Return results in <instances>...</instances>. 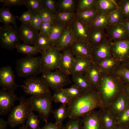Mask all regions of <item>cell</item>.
<instances>
[{"label":"cell","instance_id":"6da1fadb","mask_svg":"<svg viewBox=\"0 0 129 129\" xmlns=\"http://www.w3.org/2000/svg\"><path fill=\"white\" fill-rule=\"evenodd\" d=\"M68 117L70 119L81 117L96 108H104L96 90L84 92L77 99L68 104Z\"/></svg>","mask_w":129,"mask_h":129},{"label":"cell","instance_id":"7a4b0ae2","mask_svg":"<svg viewBox=\"0 0 129 129\" xmlns=\"http://www.w3.org/2000/svg\"><path fill=\"white\" fill-rule=\"evenodd\" d=\"M124 85L113 74L102 72L96 91L105 108L108 106L123 91Z\"/></svg>","mask_w":129,"mask_h":129},{"label":"cell","instance_id":"3957f363","mask_svg":"<svg viewBox=\"0 0 129 129\" xmlns=\"http://www.w3.org/2000/svg\"><path fill=\"white\" fill-rule=\"evenodd\" d=\"M19 103L13 107L8 118V125L11 128H15L25 124L31 113L33 111L29 99L25 96L19 98Z\"/></svg>","mask_w":129,"mask_h":129},{"label":"cell","instance_id":"277c9868","mask_svg":"<svg viewBox=\"0 0 129 129\" xmlns=\"http://www.w3.org/2000/svg\"><path fill=\"white\" fill-rule=\"evenodd\" d=\"M41 56H26L16 60L15 69L20 77L36 76L41 73Z\"/></svg>","mask_w":129,"mask_h":129},{"label":"cell","instance_id":"5b68a950","mask_svg":"<svg viewBox=\"0 0 129 129\" xmlns=\"http://www.w3.org/2000/svg\"><path fill=\"white\" fill-rule=\"evenodd\" d=\"M20 87L26 95L38 97L51 94L49 87L41 77L27 78Z\"/></svg>","mask_w":129,"mask_h":129},{"label":"cell","instance_id":"8992f818","mask_svg":"<svg viewBox=\"0 0 129 129\" xmlns=\"http://www.w3.org/2000/svg\"><path fill=\"white\" fill-rule=\"evenodd\" d=\"M21 40L19 28L13 25H4L0 27V45L2 48L12 50Z\"/></svg>","mask_w":129,"mask_h":129},{"label":"cell","instance_id":"52a82bcc","mask_svg":"<svg viewBox=\"0 0 129 129\" xmlns=\"http://www.w3.org/2000/svg\"><path fill=\"white\" fill-rule=\"evenodd\" d=\"M41 54L42 73L59 69L61 54L55 46H50Z\"/></svg>","mask_w":129,"mask_h":129},{"label":"cell","instance_id":"ba28073f","mask_svg":"<svg viewBox=\"0 0 129 129\" xmlns=\"http://www.w3.org/2000/svg\"><path fill=\"white\" fill-rule=\"evenodd\" d=\"M42 74L41 77L49 88L54 91L61 89L71 83L69 75L59 69Z\"/></svg>","mask_w":129,"mask_h":129},{"label":"cell","instance_id":"9c48e42d","mask_svg":"<svg viewBox=\"0 0 129 129\" xmlns=\"http://www.w3.org/2000/svg\"><path fill=\"white\" fill-rule=\"evenodd\" d=\"M29 99L33 111L38 112L40 119L47 123L49 115L53 111L52 95L38 97L31 96Z\"/></svg>","mask_w":129,"mask_h":129},{"label":"cell","instance_id":"30bf717a","mask_svg":"<svg viewBox=\"0 0 129 129\" xmlns=\"http://www.w3.org/2000/svg\"><path fill=\"white\" fill-rule=\"evenodd\" d=\"M16 77L10 65L3 66L0 69V85L2 89L14 92L20 86L16 82Z\"/></svg>","mask_w":129,"mask_h":129},{"label":"cell","instance_id":"8fae6325","mask_svg":"<svg viewBox=\"0 0 129 129\" xmlns=\"http://www.w3.org/2000/svg\"><path fill=\"white\" fill-rule=\"evenodd\" d=\"M112 42L107 38L100 44L92 48L91 58L93 63L97 64L103 60L112 57L111 51Z\"/></svg>","mask_w":129,"mask_h":129},{"label":"cell","instance_id":"7c38bea8","mask_svg":"<svg viewBox=\"0 0 129 129\" xmlns=\"http://www.w3.org/2000/svg\"><path fill=\"white\" fill-rule=\"evenodd\" d=\"M111 51L112 57L121 63L129 58V40L112 42Z\"/></svg>","mask_w":129,"mask_h":129},{"label":"cell","instance_id":"4fadbf2b","mask_svg":"<svg viewBox=\"0 0 129 129\" xmlns=\"http://www.w3.org/2000/svg\"><path fill=\"white\" fill-rule=\"evenodd\" d=\"M19 98L14 92L4 90H0V114L5 115L10 112L14 102Z\"/></svg>","mask_w":129,"mask_h":129},{"label":"cell","instance_id":"5bb4252c","mask_svg":"<svg viewBox=\"0 0 129 129\" xmlns=\"http://www.w3.org/2000/svg\"><path fill=\"white\" fill-rule=\"evenodd\" d=\"M81 117L82 129H102L101 122V108L99 110L90 112Z\"/></svg>","mask_w":129,"mask_h":129},{"label":"cell","instance_id":"9a60e30c","mask_svg":"<svg viewBox=\"0 0 129 129\" xmlns=\"http://www.w3.org/2000/svg\"><path fill=\"white\" fill-rule=\"evenodd\" d=\"M105 30L107 38L112 42L129 40V34L122 23Z\"/></svg>","mask_w":129,"mask_h":129},{"label":"cell","instance_id":"2e32d148","mask_svg":"<svg viewBox=\"0 0 129 129\" xmlns=\"http://www.w3.org/2000/svg\"><path fill=\"white\" fill-rule=\"evenodd\" d=\"M129 106V99L123 91L106 108L116 119Z\"/></svg>","mask_w":129,"mask_h":129},{"label":"cell","instance_id":"e0dca14e","mask_svg":"<svg viewBox=\"0 0 129 129\" xmlns=\"http://www.w3.org/2000/svg\"><path fill=\"white\" fill-rule=\"evenodd\" d=\"M61 58L58 69L69 75L75 61V56L71 47H66L62 51Z\"/></svg>","mask_w":129,"mask_h":129},{"label":"cell","instance_id":"ac0fdd59","mask_svg":"<svg viewBox=\"0 0 129 129\" xmlns=\"http://www.w3.org/2000/svg\"><path fill=\"white\" fill-rule=\"evenodd\" d=\"M21 40L25 44L34 45L39 33L29 23L22 24L19 28Z\"/></svg>","mask_w":129,"mask_h":129},{"label":"cell","instance_id":"d6986e66","mask_svg":"<svg viewBox=\"0 0 129 129\" xmlns=\"http://www.w3.org/2000/svg\"><path fill=\"white\" fill-rule=\"evenodd\" d=\"M70 25L76 40L88 42L90 30L88 26L76 18Z\"/></svg>","mask_w":129,"mask_h":129},{"label":"cell","instance_id":"ffe728a7","mask_svg":"<svg viewBox=\"0 0 129 129\" xmlns=\"http://www.w3.org/2000/svg\"><path fill=\"white\" fill-rule=\"evenodd\" d=\"M75 41L70 25H66L55 47L61 52L66 47L70 46Z\"/></svg>","mask_w":129,"mask_h":129},{"label":"cell","instance_id":"44dd1931","mask_svg":"<svg viewBox=\"0 0 129 129\" xmlns=\"http://www.w3.org/2000/svg\"><path fill=\"white\" fill-rule=\"evenodd\" d=\"M102 71L96 64H92L90 68L84 74L94 90H97L101 78Z\"/></svg>","mask_w":129,"mask_h":129},{"label":"cell","instance_id":"7402d4cb","mask_svg":"<svg viewBox=\"0 0 129 129\" xmlns=\"http://www.w3.org/2000/svg\"><path fill=\"white\" fill-rule=\"evenodd\" d=\"M93 62L91 58L83 56H76L71 70L70 75L84 74L90 67Z\"/></svg>","mask_w":129,"mask_h":129},{"label":"cell","instance_id":"603a6c76","mask_svg":"<svg viewBox=\"0 0 129 129\" xmlns=\"http://www.w3.org/2000/svg\"><path fill=\"white\" fill-rule=\"evenodd\" d=\"M70 46L75 56L86 57L91 58L92 48L88 42L76 40Z\"/></svg>","mask_w":129,"mask_h":129},{"label":"cell","instance_id":"cb8c5ba5","mask_svg":"<svg viewBox=\"0 0 129 129\" xmlns=\"http://www.w3.org/2000/svg\"><path fill=\"white\" fill-rule=\"evenodd\" d=\"M96 6L99 14L109 15L118 8L114 0H96Z\"/></svg>","mask_w":129,"mask_h":129},{"label":"cell","instance_id":"d4e9b609","mask_svg":"<svg viewBox=\"0 0 129 129\" xmlns=\"http://www.w3.org/2000/svg\"><path fill=\"white\" fill-rule=\"evenodd\" d=\"M105 29L89 30L88 42L92 48L100 44L107 38Z\"/></svg>","mask_w":129,"mask_h":129},{"label":"cell","instance_id":"484cf974","mask_svg":"<svg viewBox=\"0 0 129 129\" xmlns=\"http://www.w3.org/2000/svg\"><path fill=\"white\" fill-rule=\"evenodd\" d=\"M101 122L102 129H113L117 125L116 118L105 108H101Z\"/></svg>","mask_w":129,"mask_h":129},{"label":"cell","instance_id":"4316f807","mask_svg":"<svg viewBox=\"0 0 129 129\" xmlns=\"http://www.w3.org/2000/svg\"><path fill=\"white\" fill-rule=\"evenodd\" d=\"M75 14L76 18L88 26L92 22L98 14L96 11L86 10L76 12Z\"/></svg>","mask_w":129,"mask_h":129},{"label":"cell","instance_id":"83f0119b","mask_svg":"<svg viewBox=\"0 0 129 129\" xmlns=\"http://www.w3.org/2000/svg\"><path fill=\"white\" fill-rule=\"evenodd\" d=\"M66 25L55 20L49 35L51 45L55 46Z\"/></svg>","mask_w":129,"mask_h":129},{"label":"cell","instance_id":"f1b7e54d","mask_svg":"<svg viewBox=\"0 0 129 129\" xmlns=\"http://www.w3.org/2000/svg\"><path fill=\"white\" fill-rule=\"evenodd\" d=\"M121 63L113 57L102 61L97 64L102 72L105 73H112Z\"/></svg>","mask_w":129,"mask_h":129},{"label":"cell","instance_id":"f546056e","mask_svg":"<svg viewBox=\"0 0 129 129\" xmlns=\"http://www.w3.org/2000/svg\"><path fill=\"white\" fill-rule=\"evenodd\" d=\"M77 0H57V12H66L75 13Z\"/></svg>","mask_w":129,"mask_h":129},{"label":"cell","instance_id":"4dcf8cb0","mask_svg":"<svg viewBox=\"0 0 129 129\" xmlns=\"http://www.w3.org/2000/svg\"><path fill=\"white\" fill-rule=\"evenodd\" d=\"M72 75V80L74 84L81 89L84 92L94 90L83 73H78Z\"/></svg>","mask_w":129,"mask_h":129},{"label":"cell","instance_id":"1f68e13d","mask_svg":"<svg viewBox=\"0 0 129 129\" xmlns=\"http://www.w3.org/2000/svg\"><path fill=\"white\" fill-rule=\"evenodd\" d=\"M18 17L12 14L8 8H5L3 6L0 9V22L4 25L11 24L17 27L16 19Z\"/></svg>","mask_w":129,"mask_h":129},{"label":"cell","instance_id":"d6a6232c","mask_svg":"<svg viewBox=\"0 0 129 129\" xmlns=\"http://www.w3.org/2000/svg\"><path fill=\"white\" fill-rule=\"evenodd\" d=\"M19 53L26 55L33 56L36 55L38 53H41L42 51L35 45L31 46L24 43L18 44L16 47Z\"/></svg>","mask_w":129,"mask_h":129},{"label":"cell","instance_id":"836d02e7","mask_svg":"<svg viewBox=\"0 0 129 129\" xmlns=\"http://www.w3.org/2000/svg\"><path fill=\"white\" fill-rule=\"evenodd\" d=\"M124 19L123 13L118 8L109 15L108 23L106 28H108L122 23Z\"/></svg>","mask_w":129,"mask_h":129},{"label":"cell","instance_id":"e575fe53","mask_svg":"<svg viewBox=\"0 0 129 129\" xmlns=\"http://www.w3.org/2000/svg\"><path fill=\"white\" fill-rule=\"evenodd\" d=\"M109 15L98 14L92 22L88 26L89 29H105L108 23Z\"/></svg>","mask_w":129,"mask_h":129},{"label":"cell","instance_id":"d590c367","mask_svg":"<svg viewBox=\"0 0 129 129\" xmlns=\"http://www.w3.org/2000/svg\"><path fill=\"white\" fill-rule=\"evenodd\" d=\"M55 20L66 25H70L75 19V13L57 12L55 14Z\"/></svg>","mask_w":129,"mask_h":129},{"label":"cell","instance_id":"8d00e7d4","mask_svg":"<svg viewBox=\"0 0 129 129\" xmlns=\"http://www.w3.org/2000/svg\"><path fill=\"white\" fill-rule=\"evenodd\" d=\"M112 73L116 75L124 84L129 85V69L120 64Z\"/></svg>","mask_w":129,"mask_h":129},{"label":"cell","instance_id":"74e56055","mask_svg":"<svg viewBox=\"0 0 129 129\" xmlns=\"http://www.w3.org/2000/svg\"><path fill=\"white\" fill-rule=\"evenodd\" d=\"M52 113L56 120L55 123L62 124L63 121L68 117L67 108L66 105L62 104L59 108L53 111Z\"/></svg>","mask_w":129,"mask_h":129},{"label":"cell","instance_id":"f35d334b","mask_svg":"<svg viewBox=\"0 0 129 129\" xmlns=\"http://www.w3.org/2000/svg\"><path fill=\"white\" fill-rule=\"evenodd\" d=\"M23 5L32 12L38 13L43 8V0H24Z\"/></svg>","mask_w":129,"mask_h":129},{"label":"cell","instance_id":"ab89813d","mask_svg":"<svg viewBox=\"0 0 129 129\" xmlns=\"http://www.w3.org/2000/svg\"><path fill=\"white\" fill-rule=\"evenodd\" d=\"M86 10L96 11V0H77L76 12Z\"/></svg>","mask_w":129,"mask_h":129},{"label":"cell","instance_id":"60d3db41","mask_svg":"<svg viewBox=\"0 0 129 129\" xmlns=\"http://www.w3.org/2000/svg\"><path fill=\"white\" fill-rule=\"evenodd\" d=\"M70 100L74 101L80 97L84 92L75 84L72 85L69 88L62 89Z\"/></svg>","mask_w":129,"mask_h":129},{"label":"cell","instance_id":"b9f144b4","mask_svg":"<svg viewBox=\"0 0 129 129\" xmlns=\"http://www.w3.org/2000/svg\"><path fill=\"white\" fill-rule=\"evenodd\" d=\"M34 45L42 51L48 49L51 45V43L48 37L43 35L39 33Z\"/></svg>","mask_w":129,"mask_h":129},{"label":"cell","instance_id":"7bdbcfd3","mask_svg":"<svg viewBox=\"0 0 129 129\" xmlns=\"http://www.w3.org/2000/svg\"><path fill=\"white\" fill-rule=\"evenodd\" d=\"M52 97L53 101L55 103H60L68 105L71 102L69 97L62 89L54 91Z\"/></svg>","mask_w":129,"mask_h":129},{"label":"cell","instance_id":"ee69618b","mask_svg":"<svg viewBox=\"0 0 129 129\" xmlns=\"http://www.w3.org/2000/svg\"><path fill=\"white\" fill-rule=\"evenodd\" d=\"M39 116L32 112L29 116L26 122V125L29 129H40V119Z\"/></svg>","mask_w":129,"mask_h":129},{"label":"cell","instance_id":"f6af8a7d","mask_svg":"<svg viewBox=\"0 0 129 129\" xmlns=\"http://www.w3.org/2000/svg\"><path fill=\"white\" fill-rule=\"evenodd\" d=\"M82 119L80 117L70 119L63 129H82Z\"/></svg>","mask_w":129,"mask_h":129},{"label":"cell","instance_id":"bcb514c9","mask_svg":"<svg viewBox=\"0 0 129 129\" xmlns=\"http://www.w3.org/2000/svg\"><path fill=\"white\" fill-rule=\"evenodd\" d=\"M38 14L43 22L52 23L55 20V14L46 9L43 8Z\"/></svg>","mask_w":129,"mask_h":129},{"label":"cell","instance_id":"7dc6e473","mask_svg":"<svg viewBox=\"0 0 129 129\" xmlns=\"http://www.w3.org/2000/svg\"><path fill=\"white\" fill-rule=\"evenodd\" d=\"M115 1L118 8L123 13L125 18L129 20V0Z\"/></svg>","mask_w":129,"mask_h":129},{"label":"cell","instance_id":"c3c4849f","mask_svg":"<svg viewBox=\"0 0 129 129\" xmlns=\"http://www.w3.org/2000/svg\"><path fill=\"white\" fill-rule=\"evenodd\" d=\"M116 119L117 125L129 127V106Z\"/></svg>","mask_w":129,"mask_h":129},{"label":"cell","instance_id":"681fc988","mask_svg":"<svg viewBox=\"0 0 129 129\" xmlns=\"http://www.w3.org/2000/svg\"><path fill=\"white\" fill-rule=\"evenodd\" d=\"M57 0H43V8L47 9L54 13H57Z\"/></svg>","mask_w":129,"mask_h":129},{"label":"cell","instance_id":"f907efd6","mask_svg":"<svg viewBox=\"0 0 129 129\" xmlns=\"http://www.w3.org/2000/svg\"><path fill=\"white\" fill-rule=\"evenodd\" d=\"M32 13V18L29 24L35 29L38 30L43 22L38 13Z\"/></svg>","mask_w":129,"mask_h":129},{"label":"cell","instance_id":"816d5d0a","mask_svg":"<svg viewBox=\"0 0 129 129\" xmlns=\"http://www.w3.org/2000/svg\"><path fill=\"white\" fill-rule=\"evenodd\" d=\"M52 24L48 22H43L39 29V33L49 37L51 30Z\"/></svg>","mask_w":129,"mask_h":129},{"label":"cell","instance_id":"f5cc1de1","mask_svg":"<svg viewBox=\"0 0 129 129\" xmlns=\"http://www.w3.org/2000/svg\"><path fill=\"white\" fill-rule=\"evenodd\" d=\"M32 13L28 10L22 13V15L18 17L22 24L29 23L32 17Z\"/></svg>","mask_w":129,"mask_h":129},{"label":"cell","instance_id":"db71d44e","mask_svg":"<svg viewBox=\"0 0 129 129\" xmlns=\"http://www.w3.org/2000/svg\"><path fill=\"white\" fill-rule=\"evenodd\" d=\"M24 0H0V2L5 5L11 7L12 6H21L23 5Z\"/></svg>","mask_w":129,"mask_h":129},{"label":"cell","instance_id":"11a10c76","mask_svg":"<svg viewBox=\"0 0 129 129\" xmlns=\"http://www.w3.org/2000/svg\"><path fill=\"white\" fill-rule=\"evenodd\" d=\"M64 126L62 124L53 123L52 122L46 123L45 125L40 129H63Z\"/></svg>","mask_w":129,"mask_h":129},{"label":"cell","instance_id":"9f6ffc18","mask_svg":"<svg viewBox=\"0 0 129 129\" xmlns=\"http://www.w3.org/2000/svg\"><path fill=\"white\" fill-rule=\"evenodd\" d=\"M8 122L3 119L0 118V129H6Z\"/></svg>","mask_w":129,"mask_h":129},{"label":"cell","instance_id":"6f0895ef","mask_svg":"<svg viewBox=\"0 0 129 129\" xmlns=\"http://www.w3.org/2000/svg\"><path fill=\"white\" fill-rule=\"evenodd\" d=\"M124 84L123 91L129 99V85Z\"/></svg>","mask_w":129,"mask_h":129},{"label":"cell","instance_id":"680465c9","mask_svg":"<svg viewBox=\"0 0 129 129\" xmlns=\"http://www.w3.org/2000/svg\"><path fill=\"white\" fill-rule=\"evenodd\" d=\"M122 23L125 26L129 34V20L125 18L123 21Z\"/></svg>","mask_w":129,"mask_h":129},{"label":"cell","instance_id":"91938a15","mask_svg":"<svg viewBox=\"0 0 129 129\" xmlns=\"http://www.w3.org/2000/svg\"><path fill=\"white\" fill-rule=\"evenodd\" d=\"M113 129H129V127L117 124Z\"/></svg>","mask_w":129,"mask_h":129},{"label":"cell","instance_id":"94428289","mask_svg":"<svg viewBox=\"0 0 129 129\" xmlns=\"http://www.w3.org/2000/svg\"><path fill=\"white\" fill-rule=\"evenodd\" d=\"M121 65L129 69V58L121 63Z\"/></svg>","mask_w":129,"mask_h":129},{"label":"cell","instance_id":"6125c7cd","mask_svg":"<svg viewBox=\"0 0 129 129\" xmlns=\"http://www.w3.org/2000/svg\"><path fill=\"white\" fill-rule=\"evenodd\" d=\"M19 129H29L28 127L25 124L21 126Z\"/></svg>","mask_w":129,"mask_h":129}]
</instances>
